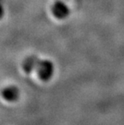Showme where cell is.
I'll list each match as a JSON object with an SVG mask.
<instances>
[{"label": "cell", "mask_w": 124, "mask_h": 125, "mask_svg": "<svg viewBox=\"0 0 124 125\" xmlns=\"http://www.w3.org/2000/svg\"><path fill=\"white\" fill-rule=\"evenodd\" d=\"M40 80L46 82L52 78L54 73V65L49 60H39L36 70Z\"/></svg>", "instance_id": "6da1fadb"}, {"label": "cell", "mask_w": 124, "mask_h": 125, "mask_svg": "<svg viewBox=\"0 0 124 125\" xmlns=\"http://www.w3.org/2000/svg\"><path fill=\"white\" fill-rule=\"evenodd\" d=\"M51 12L52 15L57 20H62L66 19L69 15V9L68 6L63 2L57 1L52 6Z\"/></svg>", "instance_id": "7a4b0ae2"}, {"label": "cell", "mask_w": 124, "mask_h": 125, "mask_svg": "<svg viewBox=\"0 0 124 125\" xmlns=\"http://www.w3.org/2000/svg\"><path fill=\"white\" fill-rule=\"evenodd\" d=\"M1 96L6 102L14 103L19 97V90L14 85H10L2 90Z\"/></svg>", "instance_id": "3957f363"}, {"label": "cell", "mask_w": 124, "mask_h": 125, "mask_svg": "<svg viewBox=\"0 0 124 125\" xmlns=\"http://www.w3.org/2000/svg\"><path fill=\"white\" fill-rule=\"evenodd\" d=\"M38 61L39 59L36 56H31V57H27L23 61V62L22 64L23 70L26 73H31V72L36 70Z\"/></svg>", "instance_id": "277c9868"}]
</instances>
